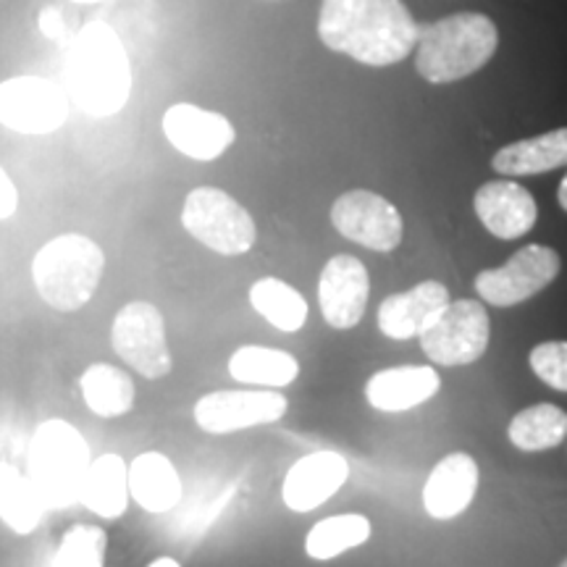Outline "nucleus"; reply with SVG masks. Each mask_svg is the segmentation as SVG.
<instances>
[{
    "label": "nucleus",
    "mask_w": 567,
    "mask_h": 567,
    "mask_svg": "<svg viewBox=\"0 0 567 567\" xmlns=\"http://www.w3.org/2000/svg\"><path fill=\"white\" fill-rule=\"evenodd\" d=\"M105 255L84 234H61L32 260V279L42 300L71 313L92 300L103 279Z\"/></svg>",
    "instance_id": "5"
},
{
    "label": "nucleus",
    "mask_w": 567,
    "mask_h": 567,
    "mask_svg": "<svg viewBox=\"0 0 567 567\" xmlns=\"http://www.w3.org/2000/svg\"><path fill=\"white\" fill-rule=\"evenodd\" d=\"M350 476V465L339 452H313L297 460L284 478V505L295 513H310L329 502Z\"/></svg>",
    "instance_id": "15"
},
{
    "label": "nucleus",
    "mask_w": 567,
    "mask_h": 567,
    "mask_svg": "<svg viewBox=\"0 0 567 567\" xmlns=\"http://www.w3.org/2000/svg\"><path fill=\"white\" fill-rule=\"evenodd\" d=\"M368 538H371V520L365 515H334L316 523L305 538V551L313 559H331L344 555L347 549L360 547Z\"/></svg>",
    "instance_id": "28"
},
{
    "label": "nucleus",
    "mask_w": 567,
    "mask_h": 567,
    "mask_svg": "<svg viewBox=\"0 0 567 567\" xmlns=\"http://www.w3.org/2000/svg\"><path fill=\"white\" fill-rule=\"evenodd\" d=\"M109 536L97 526H74L61 538L51 567H103Z\"/></svg>",
    "instance_id": "29"
},
{
    "label": "nucleus",
    "mask_w": 567,
    "mask_h": 567,
    "mask_svg": "<svg viewBox=\"0 0 567 567\" xmlns=\"http://www.w3.org/2000/svg\"><path fill=\"white\" fill-rule=\"evenodd\" d=\"M563 166H567V126L513 142L492 158L494 172L505 176H536Z\"/></svg>",
    "instance_id": "21"
},
{
    "label": "nucleus",
    "mask_w": 567,
    "mask_h": 567,
    "mask_svg": "<svg viewBox=\"0 0 567 567\" xmlns=\"http://www.w3.org/2000/svg\"><path fill=\"white\" fill-rule=\"evenodd\" d=\"M45 502L32 478L21 473L19 467L0 463V520L9 526L13 534H32L45 515Z\"/></svg>",
    "instance_id": "24"
},
{
    "label": "nucleus",
    "mask_w": 567,
    "mask_h": 567,
    "mask_svg": "<svg viewBox=\"0 0 567 567\" xmlns=\"http://www.w3.org/2000/svg\"><path fill=\"white\" fill-rule=\"evenodd\" d=\"M66 116V90L45 76H13L0 84V124L13 132L51 134Z\"/></svg>",
    "instance_id": "10"
},
{
    "label": "nucleus",
    "mask_w": 567,
    "mask_h": 567,
    "mask_svg": "<svg viewBox=\"0 0 567 567\" xmlns=\"http://www.w3.org/2000/svg\"><path fill=\"white\" fill-rule=\"evenodd\" d=\"M182 224L197 243L218 255L250 252L258 237L250 213L218 187L193 189L184 200Z\"/></svg>",
    "instance_id": "6"
},
{
    "label": "nucleus",
    "mask_w": 567,
    "mask_h": 567,
    "mask_svg": "<svg viewBox=\"0 0 567 567\" xmlns=\"http://www.w3.org/2000/svg\"><path fill=\"white\" fill-rule=\"evenodd\" d=\"M450 302L442 281H421L408 292L389 295L379 308V331L389 339H415L439 310Z\"/></svg>",
    "instance_id": "18"
},
{
    "label": "nucleus",
    "mask_w": 567,
    "mask_h": 567,
    "mask_svg": "<svg viewBox=\"0 0 567 567\" xmlns=\"http://www.w3.org/2000/svg\"><path fill=\"white\" fill-rule=\"evenodd\" d=\"M130 494L147 513H168L179 505L182 481L172 460L161 452H145L126 467Z\"/></svg>",
    "instance_id": "20"
},
{
    "label": "nucleus",
    "mask_w": 567,
    "mask_h": 567,
    "mask_svg": "<svg viewBox=\"0 0 567 567\" xmlns=\"http://www.w3.org/2000/svg\"><path fill=\"white\" fill-rule=\"evenodd\" d=\"M287 408V396L276 389H226L197 400L195 423L208 434H231V431L281 421Z\"/></svg>",
    "instance_id": "12"
},
{
    "label": "nucleus",
    "mask_w": 567,
    "mask_h": 567,
    "mask_svg": "<svg viewBox=\"0 0 567 567\" xmlns=\"http://www.w3.org/2000/svg\"><path fill=\"white\" fill-rule=\"evenodd\" d=\"M38 24H40V30H42V34H45V38L61 40V34H63V13L55 9V6H48V9L40 11Z\"/></svg>",
    "instance_id": "32"
},
{
    "label": "nucleus",
    "mask_w": 567,
    "mask_h": 567,
    "mask_svg": "<svg viewBox=\"0 0 567 567\" xmlns=\"http://www.w3.org/2000/svg\"><path fill=\"white\" fill-rule=\"evenodd\" d=\"M147 567H182L179 563H176L174 557H158L155 563H151Z\"/></svg>",
    "instance_id": "33"
},
{
    "label": "nucleus",
    "mask_w": 567,
    "mask_h": 567,
    "mask_svg": "<svg viewBox=\"0 0 567 567\" xmlns=\"http://www.w3.org/2000/svg\"><path fill=\"white\" fill-rule=\"evenodd\" d=\"M507 436L523 452L555 450L567 439V413L551 402H538L509 421Z\"/></svg>",
    "instance_id": "26"
},
{
    "label": "nucleus",
    "mask_w": 567,
    "mask_h": 567,
    "mask_svg": "<svg viewBox=\"0 0 567 567\" xmlns=\"http://www.w3.org/2000/svg\"><path fill=\"white\" fill-rule=\"evenodd\" d=\"M229 373L234 381H239V384L281 389L292 384L297 375H300V363L284 350L245 344L231 354Z\"/></svg>",
    "instance_id": "23"
},
{
    "label": "nucleus",
    "mask_w": 567,
    "mask_h": 567,
    "mask_svg": "<svg viewBox=\"0 0 567 567\" xmlns=\"http://www.w3.org/2000/svg\"><path fill=\"white\" fill-rule=\"evenodd\" d=\"M563 258L547 245H526L505 266L476 276V292L496 308H513L536 297L559 276Z\"/></svg>",
    "instance_id": "9"
},
{
    "label": "nucleus",
    "mask_w": 567,
    "mask_h": 567,
    "mask_svg": "<svg viewBox=\"0 0 567 567\" xmlns=\"http://www.w3.org/2000/svg\"><path fill=\"white\" fill-rule=\"evenodd\" d=\"M63 90L90 116H113L130 101L132 69L118 34L92 21L63 53Z\"/></svg>",
    "instance_id": "2"
},
{
    "label": "nucleus",
    "mask_w": 567,
    "mask_h": 567,
    "mask_svg": "<svg viewBox=\"0 0 567 567\" xmlns=\"http://www.w3.org/2000/svg\"><path fill=\"white\" fill-rule=\"evenodd\" d=\"M331 224L350 243H358L373 252H392L402 243L400 210L386 197L368 193V189H350L331 205Z\"/></svg>",
    "instance_id": "11"
},
{
    "label": "nucleus",
    "mask_w": 567,
    "mask_h": 567,
    "mask_svg": "<svg viewBox=\"0 0 567 567\" xmlns=\"http://www.w3.org/2000/svg\"><path fill=\"white\" fill-rule=\"evenodd\" d=\"M82 396L87 408L101 417L126 415L134 408V384L122 368L109 363H92L82 373Z\"/></svg>",
    "instance_id": "25"
},
{
    "label": "nucleus",
    "mask_w": 567,
    "mask_h": 567,
    "mask_svg": "<svg viewBox=\"0 0 567 567\" xmlns=\"http://www.w3.org/2000/svg\"><path fill=\"white\" fill-rule=\"evenodd\" d=\"M111 342L118 358L145 379L158 381L172 373V352L166 342V326L155 305L137 300L124 305L113 318Z\"/></svg>",
    "instance_id": "8"
},
{
    "label": "nucleus",
    "mask_w": 567,
    "mask_h": 567,
    "mask_svg": "<svg viewBox=\"0 0 567 567\" xmlns=\"http://www.w3.org/2000/svg\"><path fill=\"white\" fill-rule=\"evenodd\" d=\"M163 132L176 151L195 161H216L237 137L229 118L216 111L197 109L193 103L172 105L163 116Z\"/></svg>",
    "instance_id": "14"
},
{
    "label": "nucleus",
    "mask_w": 567,
    "mask_h": 567,
    "mask_svg": "<svg viewBox=\"0 0 567 567\" xmlns=\"http://www.w3.org/2000/svg\"><path fill=\"white\" fill-rule=\"evenodd\" d=\"M442 381L431 365H400L373 373L365 384V400L384 413L413 410L439 392Z\"/></svg>",
    "instance_id": "19"
},
{
    "label": "nucleus",
    "mask_w": 567,
    "mask_h": 567,
    "mask_svg": "<svg viewBox=\"0 0 567 567\" xmlns=\"http://www.w3.org/2000/svg\"><path fill=\"white\" fill-rule=\"evenodd\" d=\"M74 3H103V0H74Z\"/></svg>",
    "instance_id": "35"
},
{
    "label": "nucleus",
    "mask_w": 567,
    "mask_h": 567,
    "mask_svg": "<svg viewBox=\"0 0 567 567\" xmlns=\"http://www.w3.org/2000/svg\"><path fill=\"white\" fill-rule=\"evenodd\" d=\"M499 45L496 24L484 13H452L421 27L415 69L425 82L450 84L484 69Z\"/></svg>",
    "instance_id": "3"
},
{
    "label": "nucleus",
    "mask_w": 567,
    "mask_h": 567,
    "mask_svg": "<svg viewBox=\"0 0 567 567\" xmlns=\"http://www.w3.org/2000/svg\"><path fill=\"white\" fill-rule=\"evenodd\" d=\"M557 200H559V205H563V210H567V174H565V179L559 182V193H557Z\"/></svg>",
    "instance_id": "34"
},
{
    "label": "nucleus",
    "mask_w": 567,
    "mask_h": 567,
    "mask_svg": "<svg viewBox=\"0 0 567 567\" xmlns=\"http://www.w3.org/2000/svg\"><path fill=\"white\" fill-rule=\"evenodd\" d=\"M425 358L439 365H471L484 358L492 339L488 310L478 300H450L421 331Z\"/></svg>",
    "instance_id": "7"
},
{
    "label": "nucleus",
    "mask_w": 567,
    "mask_h": 567,
    "mask_svg": "<svg viewBox=\"0 0 567 567\" xmlns=\"http://www.w3.org/2000/svg\"><path fill=\"white\" fill-rule=\"evenodd\" d=\"M126 499H130V478H126L124 460L118 455L92 460L82 484V505L90 513L116 520L124 515Z\"/></svg>",
    "instance_id": "22"
},
{
    "label": "nucleus",
    "mask_w": 567,
    "mask_h": 567,
    "mask_svg": "<svg viewBox=\"0 0 567 567\" xmlns=\"http://www.w3.org/2000/svg\"><path fill=\"white\" fill-rule=\"evenodd\" d=\"M368 295H371V279L354 255H334L323 266L318 302H321L323 321L331 329H352L363 321Z\"/></svg>",
    "instance_id": "13"
},
{
    "label": "nucleus",
    "mask_w": 567,
    "mask_h": 567,
    "mask_svg": "<svg viewBox=\"0 0 567 567\" xmlns=\"http://www.w3.org/2000/svg\"><path fill=\"white\" fill-rule=\"evenodd\" d=\"M417 21L402 0H323L318 38L365 66H392L417 45Z\"/></svg>",
    "instance_id": "1"
},
{
    "label": "nucleus",
    "mask_w": 567,
    "mask_h": 567,
    "mask_svg": "<svg viewBox=\"0 0 567 567\" xmlns=\"http://www.w3.org/2000/svg\"><path fill=\"white\" fill-rule=\"evenodd\" d=\"M478 221L492 231L496 239H517L536 226L538 208L534 195L517 182L496 179L486 182L476 193Z\"/></svg>",
    "instance_id": "16"
},
{
    "label": "nucleus",
    "mask_w": 567,
    "mask_h": 567,
    "mask_svg": "<svg viewBox=\"0 0 567 567\" xmlns=\"http://www.w3.org/2000/svg\"><path fill=\"white\" fill-rule=\"evenodd\" d=\"M250 302L255 313H260L268 323L276 326L279 331H287V334L300 331L308 321L305 297L295 287H289L287 281L274 279V276H266V279L252 284Z\"/></svg>",
    "instance_id": "27"
},
{
    "label": "nucleus",
    "mask_w": 567,
    "mask_h": 567,
    "mask_svg": "<svg viewBox=\"0 0 567 567\" xmlns=\"http://www.w3.org/2000/svg\"><path fill=\"white\" fill-rule=\"evenodd\" d=\"M17 205H19L17 187H13L11 176L3 172V166H0V218H11L13 213H17Z\"/></svg>",
    "instance_id": "31"
},
{
    "label": "nucleus",
    "mask_w": 567,
    "mask_h": 567,
    "mask_svg": "<svg viewBox=\"0 0 567 567\" xmlns=\"http://www.w3.org/2000/svg\"><path fill=\"white\" fill-rule=\"evenodd\" d=\"M90 463V446L80 431L53 417L34 431L27 452V476L32 478L48 509H61L82 499Z\"/></svg>",
    "instance_id": "4"
},
{
    "label": "nucleus",
    "mask_w": 567,
    "mask_h": 567,
    "mask_svg": "<svg viewBox=\"0 0 567 567\" xmlns=\"http://www.w3.org/2000/svg\"><path fill=\"white\" fill-rule=\"evenodd\" d=\"M478 463L465 452H452L431 471L423 488L425 513L436 520H450L471 507L478 492Z\"/></svg>",
    "instance_id": "17"
},
{
    "label": "nucleus",
    "mask_w": 567,
    "mask_h": 567,
    "mask_svg": "<svg viewBox=\"0 0 567 567\" xmlns=\"http://www.w3.org/2000/svg\"><path fill=\"white\" fill-rule=\"evenodd\" d=\"M528 363L544 384L567 392V342H542L528 354Z\"/></svg>",
    "instance_id": "30"
},
{
    "label": "nucleus",
    "mask_w": 567,
    "mask_h": 567,
    "mask_svg": "<svg viewBox=\"0 0 567 567\" xmlns=\"http://www.w3.org/2000/svg\"><path fill=\"white\" fill-rule=\"evenodd\" d=\"M559 567H567V559H565V563H563V565H559Z\"/></svg>",
    "instance_id": "36"
}]
</instances>
